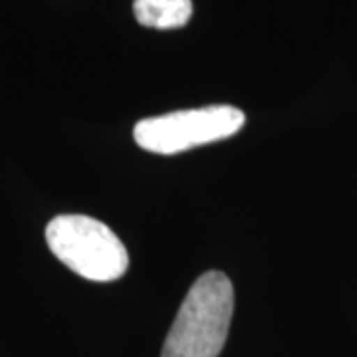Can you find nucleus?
<instances>
[{"label":"nucleus","mask_w":357,"mask_h":357,"mask_svg":"<svg viewBox=\"0 0 357 357\" xmlns=\"http://www.w3.org/2000/svg\"><path fill=\"white\" fill-rule=\"evenodd\" d=\"M133 14L145 28L175 30L191 20V0H135Z\"/></svg>","instance_id":"4"},{"label":"nucleus","mask_w":357,"mask_h":357,"mask_svg":"<svg viewBox=\"0 0 357 357\" xmlns=\"http://www.w3.org/2000/svg\"><path fill=\"white\" fill-rule=\"evenodd\" d=\"M244 121V114L234 105H206L141 119L133 129V137L145 151L177 155L199 145L227 139L243 129Z\"/></svg>","instance_id":"3"},{"label":"nucleus","mask_w":357,"mask_h":357,"mask_svg":"<svg viewBox=\"0 0 357 357\" xmlns=\"http://www.w3.org/2000/svg\"><path fill=\"white\" fill-rule=\"evenodd\" d=\"M52 255L93 282H114L129 266L128 248L107 225L86 215H60L46 227Z\"/></svg>","instance_id":"2"},{"label":"nucleus","mask_w":357,"mask_h":357,"mask_svg":"<svg viewBox=\"0 0 357 357\" xmlns=\"http://www.w3.org/2000/svg\"><path fill=\"white\" fill-rule=\"evenodd\" d=\"M234 288L227 274L199 276L178 307L161 357H218L229 337Z\"/></svg>","instance_id":"1"}]
</instances>
